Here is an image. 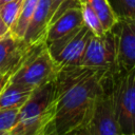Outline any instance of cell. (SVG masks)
I'll return each instance as SVG.
<instances>
[{
	"label": "cell",
	"instance_id": "cell-1",
	"mask_svg": "<svg viewBox=\"0 0 135 135\" xmlns=\"http://www.w3.org/2000/svg\"><path fill=\"white\" fill-rule=\"evenodd\" d=\"M112 78L109 71L101 70L61 93L57 97L53 120L55 135H68L85 128L97 99Z\"/></svg>",
	"mask_w": 135,
	"mask_h": 135
},
{
	"label": "cell",
	"instance_id": "cell-2",
	"mask_svg": "<svg viewBox=\"0 0 135 135\" xmlns=\"http://www.w3.org/2000/svg\"><path fill=\"white\" fill-rule=\"evenodd\" d=\"M54 80L34 89L27 101L19 109L17 121L11 133H41L53 127L56 110Z\"/></svg>",
	"mask_w": 135,
	"mask_h": 135
},
{
	"label": "cell",
	"instance_id": "cell-3",
	"mask_svg": "<svg viewBox=\"0 0 135 135\" xmlns=\"http://www.w3.org/2000/svg\"><path fill=\"white\" fill-rule=\"evenodd\" d=\"M59 66L51 57L45 42L34 44L31 53L9 78L11 82L36 89L46 82L53 81Z\"/></svg>",
	"mask_w": 135,
	"mask_h": 135
},
{
	"label": "cell",
	"instance_id": "cell-4",
	"mask_svg": "<svg viewBox=\"0 0 135 135\" xmlns=\"http://www.w3.org/2000/svg\"><path fill=\"white\" fill-rule=\"evenodd\" d=\"M110 92L121 133H135V65L112 78Z\"/></svg>",
	"mask_w": 135,
	"mask_h": 135
},
{
	"label": "cell",
	"instance_id": "cell-5",
	"mask_svg": "<svg viewBox=\"0 0 135 135\" xmlns=\"http://www.w3.org/2000/svg\"><path fill=\"white\" fill-rule=\"evenodd\" d=\"M79 65L107 70L113 77L120 72L117 61L116 36L112 30L105 32L102 36L92 34Z\"/></svg>",
	"mask_w": 135,
	"mask_h": 135
},
{
	"label": "cell",
	"instance_id": "cell-6",
	"mask_svg": "<svg viewBox=\"0 0 135 135\" xmlns=\"http://www.w3.org/2000/svg\"><path fill=\"white\" fill-rule=\"evenodd\" d=\"M92 34L83 24L69 34L46 43V49L59 68L79 64Z\"/></svg>",
	"mask_w": 135,
	"mask_h": 135
},
{
	"label": "cell",
	"instance_id": "cell-7",
	"mask_svg": "<svg viewBox=\"0 0 135 135\" xmlns=\"http://www.w3.org/2000/svg\"><path fill=\"white\" fill-rule=\"evenodd\" d=\"M83 25L79 0H63L53 13L45 32V43L54 41Z\"/></svg>",
	"mask_w": 135,
	"mask_h": 135
},
{
	"label": "cell",
	"instance_id": "cell-8",
	"mask_svg": "<svg viewBox=\"0 0 135 135\" xmlns=\"http://www.w3.org/2000/svg\"><path fill=\"white\" fill-rule=\"evenodd\" d=\"M110 85L99 96L84 131L89 135H121V130L114 110Z\"/></svg>",
	"mask_w": 135,
	"mask_h": 135
},
{
	"label": "cell",
	"instance_id": "cell-9",
	"mask_svg": "<svg viewBox=\"0 0 135 135\" xmlns=\"http://www.w3.org/2000/svg\"><path fill=\"white\" fill-rule=\"evenodd\" d=\"M117 41V61L119 71L135 65V19L118 18L112 28Z\"/></svg>",
	"mask_w": 135,
	"mask_h": 135
},
{
	"label": "cell",
	"instance_id": "cell-10",
	"mask_svg": "<svg viewBox=\"0 0 135 135\" xmlns=\"http://www.w3.org/2000/svg\"><path fill=\"white\" fill-rule=\"evenodd\" d=\"M44 42V41H43ZM33 44L25 42L23 38L16 36L8 31L3 37L0 38V72L5 74L17 66H19L23 60L31 53Z\"/></svg>",
	"mask_w": 135,
	"mask_h": 135
},
{
	"label": "cell",
	"instance_id": "cell-11",
	"mask_svg": "<svg viewBox=\"0 0 135 135\" xmlns=\"http://www.w3.org/2000/svg\"><path fill=\"white\" fill-rule=\"evenodd\" d=\"M52 14L51 0H39L23 36L25 42L28 44L45 42V32Z\"/></svg>",
	"mask_w": 135,
	"mask_h": 135
},
{
	"label": "cell",
	"instance_id": "cell-12",
	"mask_svg": "<svg viewBox=\"0 0 135 135\" xmlns=\"http://www.w3.org/2000/svg\"><path fill=\"white\" fill-rule=\"evenodd\" d=\"M33 89L9 80L0 92V109H20L30 98Z\"/></svg>",
	"mask_w": 135,
	"mask_h": 135
},
{
	"label": "cell",
	"instance_id": "cell-13",
	"mask_svg": "<svg viewBox=\"0 0 135 135\" xmlns=\"http://www.w3.org/2000/svg\"><path fill=\"white\" fill-rule=\"evenodd\" d=\"M91 6V8L99 17L105 32L111 31L118 21V16L111 6L109 0H79Z\"/></svg>",
	"mask_w": 135,
	"mask_h": 135
},
{
	"label": "cell",
	"instance_id": "cell-14",
	"mask_svg": "<svg viewBox=\"0 0 135 135\" xmlns=\"http://www.w3.org/2000/svg\"><path fill=\"white\" fill-rule=\"evenodd\" d=\"M39 0H23L22 3V7H21V12L19 15V18L14 26L13 30H11L12 33H14L16 36L23 38L26 27L28 25V22L37 7Z\"/></svg>",
	"mask_w": 135,
	"mask_h": 135
},
{
	"label": "cell",
	"instance_id": "cell-15",
	"mask_svg": "<svg viewBox=\"0 0 135 135\" xmlns=\"http://www.w3.org/2000/svg\"><path fill=\"white\" fill-rule=\"evenodd\" d=\"M23 0H13L0 6V17L8 30H13L21 12Z\"/></svg>",
	"mask_w": 135,
	"mask_h": 135
},
{
	"label": "cell",
	"instance_id": "cell-16",
	"mask_svg": "<svg viewBox=\"0 0 135 135\" xmlns=\"http://www.w3.org/2000/svg\"><path fill=\"white\" fill-rule=\"evenodd\" d=\"M81 3V2H80ZM82 8V17H83V24L96 36H102L105 31L102 26V23L99 19V17L96 15V13L91 8L90 5L82 2L81 3Z\"/></svg>",
	"mask_w": 135,
	"mask_h": 135
},
{
	"label": "cell",
	"instance_id": "cell-17",
	"mask_svg": "<svg viewBox=\"0 0 135 135\" xmlns=\"http://www.w3.org/2000/svg\"><path fill=\"white\" fill-rule=\"evenodd\" d=\"M118 18L135 19V0H109Z\"/></svg>",
	"mask_w": 135,
	"mask_h": 135
},
{
	"label": "cell",
	"instance_id": "cell-18",
	"mask_svg": "<svg viewBox=\"0 0 135 135\" xmlns=\"http://www.w3.org/2000/svg\"><path fill=\"white\" fill-rule=\"evenodd\" d=\"M19 109H0V132H9L17 121Z\"/></svg>",
	"mask_w": 135,
	"mask_h": 135
},
{
	"label": "cell",
	"instance_id": "cell-19",
	"mask_svg": "<svg viewBox=\"0 0 135 135\" xmlns=\"http://www.w3.org/2000/svg\"><path fill=\"white\" fill-rule=\"evenodd\" d=\"M27 56H28V55H27ZM23 61H24V60H23ZM18 68H19V66H17L16 69H14V70H12V71L5 73V74H2V75L0 76V92H1V90L4 88V85L7 83V81L9 80V78L12 77V75L15 73V71H16Z\"/></svg>",
	"mask_w": 135,
	"mask_h": 135
},
{
	"label": "cell",
	"instance_id": "cell-20",
	"mask_svg": "<svg viewBox=\"0 0 135 135\" xmlns=\"http://www.w3.org/2000/svg\"><path fill=\"white\" fill-rule=\"evenodd\" d=\"M52 134H55L53 127H51L50 129H47V130H45V131H43L41 133H38V134H33V133H11V132H8V133H6L4 135H52Z\"/></svg>",
	"mask_w": 135,
	"mask_h": 135
},
{
	"label": "cell",
	"instance_id": "cell-21",
	"mask_svg": "<svg viewBox=\"0 0 135 135\" xmlns=\"http://www.w3.org/2000/svg\"><path fill=\"white\" fill-rule=\"evenodd\" d=\"M8 31H9L8 27L5 25V23L2 21V19H1V17H0V38L3 37Z\"/></svg>",
	"mask_w": 135,
	"mask_h": 135
},
{
	"label": "cell",
	"instance_id": "cell-22",
	"mask_svg": "<svg viewBox=\"0 0 135 135\" xmlns=\"http://www.w3.org/2000/svg\"><path fill=\"white\" fill-rule=\"evenodd\" d=\"M63 0H51V9H52V13L55 12V9L58 7V5L62 2ZM53 15V14H52Z\"/></svg>",
	"mask_w": 135,
	"mask_h": 135
},
{
	"label": "cell",
	"instance_id": "cell-23",
	"mask_svg": "<svg viewBox=\"0 0 135 135\" xmlns=\"http://www.w3.org/2000/svg\"><path fill=\"white\" fill-rule=\"evenodd\" d=\"M68 135H89V134L84 131V129H80V130L75 131V132H73L71 134H68Z\"/></svg>",
	"mask_w": 135,
	"mask_h": 135
},
{
	"label": "cell",
	"instance_id": "cell-24",
	"mask_svg": "<svg viewBox=\"0 0 135 135\" xmlns=\"http://www.w3.org/2000/svg\"><path fill=\"white\" fill-rule=\"evenodd\" d=\"M9 1H13V0H0V6L5 4V3H7V2H9Z\"/></svg>",
	"mask_w": 135,
	"mask_h": 135
},
{
	"label": "cell",
	"instance_id": "cell-25",
	"mask_svg": "<svg viewBox=\"0 0 135 135\" xmlns=\"http://www.w3.org/2000/svg\"><path fill=\"white\" fill-rule=\"evenodd\" d=\"M8 133V132H7ZM4 134H6V132H0V135H4Z\"/></svg>",
	"mask_w": 135,
	"mask_h": 135
},
{
	"label": "cell",
	"instance_id": "cell-26",
	"mask_svg": "<svg viewBox=\"0 0 135 135\" xmlns=\"http://www.w3.org/2000/svg\"><path fill=\"white\" fill-rule=\"evenodd\" d=\"M121 135H135V133H132V134H123V133H122Z\"/></svg>",
	"mask_w": 135,
	"mask_h": 135
},
{
	"label": "cell",
	"instance_id": "cell-27",
	"mask_svg": "<svg viewBox=\"0 0 135 135\" xmlns=\"http://www.w3.org/2000/svg\"><path fill=\"white\" fill-rule=\"evenodd\" d=\"M1 75H2V74H1V72H0V76H1Z\"/></svg>",
	"mask_w": 135,
	"mask_h": 135
},
{
	"label": "cell",
	"instance_id": "cell-28",
	"mask_svg": "<svg viewBox=\"0 0 135 135\" xmlns=\"http://www.w3.org/2000/svg\"><path fill=\"white\" fill-rule=\"evenodd\" d=\"M52 135H55V134H52Z\"/></svg>",
	"mask_w": 135,
	"mask_h": 135
}]
</instances>
